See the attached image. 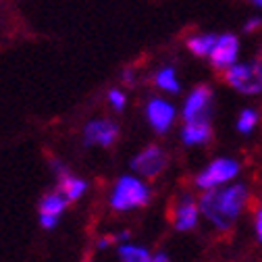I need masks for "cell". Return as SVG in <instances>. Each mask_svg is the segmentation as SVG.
I'll return each mask as SVG.
<instances>
[{
    "label": "cell",
    "mask_w": 262,
    "mask_h": 262,
    "mask_svg": "<svg viewBox=\"0 0 262 262\" xmlns=\"http://www.w3.org/2000/svg\"><path fill=\"white\" fill-rule=\"evenodd\" d=\"M248 202V187L242 183L233 185H219L212 189H206V193L200 198V212L219 229L227 231L231 229L235 219L242 214L244 206Z\"/></svg>",
    "instance_id": "1"
},
{
    "label": "cell",
    "mask_w": 262,
    "mask_h": 262,
    "mask_svg": "<svg viewBox=\"0 0 262 262\" xmlns=\"http://www.w3.org/2000/svg\"><path fill=\"white\" fill-rule=\"evenodd\" d=\"M225 81L246 96L262 94V58L231 64L225 71Z\"/></svg>",
    "instance_id": "2"
},
{
    "label": "cell",
    "mask_w": 262,
    "mask_h": 262,
    "mask_svg": "<svg viewBox=\"0 0 262 262\" xmlns=\"http://www.w3.org/2000/svg\"><path fill=\"white\" fill-rule=\"evenodd\" d=\"M148 202H150L148 185L131 175H123L117 181L111 195V206L115 210H134V208L146 206Z\"/></svg>",
    "instance_id": "3"
},
{
    "label": "cell",
    "mask_w": 262,
    "mask_h": 262,
    "mask_svg": "<svg viewBox=\"0 0 262 262\" xmlns=\"http://www.w3.org/2000/svg\"><path fill=\"white\" fill-rule=\"evenodd\" d=\"M239 173V162L233 158H216L195 177V185L200 189H212L219 185H225L227 181L235 179Z\"/></svg>",
    "instance_id": "4"
},
{
    "label": "cell",
    "mask_w": 262,
    "mask_h": 262,
    "mask_svg": "<svg viewBox=\"0 0 262 262\" xmlns=\"http://www.w3.org/2000/svg\"><path fill=\"white\" fill-rule=\"evenodd\" d=\"M210 113H212V92L208 85H198L193 88L185 102H183V121L185 123H193V121H210Z\"/></svg>",
    "instance_id": "5"
},
{
    "label": "cell",
    "mask_w": 262,
    "mask_h": 262,
    "mask_svg": "<svg viewBox=\"0 0 262 262\" xmlns=\"http://www.w3.org/2000/svg\"><path fill=\"white\" fill-rule=\"evenodd\" d=\"M239 38L235 34H219L216 36V42H214V48L208 56L210 64L216 69V71H227L231 64L237 62L239 58Z\"/></svg>",
    "instance_id": "6"
},
{
    "label": "cell",
    "mask_w": 262,
    "mask_h": 262,
    "mask_svg": "<svg viewBox=\"0 0 262 262\" xmlns=\"http://www.w3.org/2000/svg\"><path fill=\"white\" fill-rule=\"evenodd\" d=\"M167 152L160 146H148L131 160V169L146 179H154L167 169Z\"/></svg>",
    "instance_id": "7"
},
{
    "label": "cell",
    "mask_w": 262,
    "mask_h": 262,
    "mask_svg": "<svg viewBox=\"0 0 262 262\" xmlns=\"http://www.w3.org/2000/svg\"><path fill=\"white\" fill-rule=\"evenodd\" d=\"M117 136H119V127L108 119H94L83 129V142L88 146H104V148L113 146Z\"/></svg>",
    "instance_id": "8"
},
{
    "label": "cell",
    "mask_w": 262,
    "mask_h": 262,
    "mask_svg": "<svg viewBox=\"0 0 262 262\" xmlns=\"http://www.w3.org/2000/svg\"><path fill=\"white\" fill-rule=\"evenodd\" d=\"M146 117H148V123L154 127V131L167 134L177 117V111L165 98H152L146 106Z\"/></svg>",
    "instance_id": "9"
},
{
    "label": "cell",
    "mask_w": 262,
    "mask_h": 262,
    "mask_svg": "<svg viewBox=\"0 0 262 262\" xmlns=\"http://www.w3.org/2000/svg\"><path fill=\"white\" fill-rule=\"evenodd\" d=\"M198 219H200V206L193 202L191 195L183 193L177 202V208H175L177 231H191V229L198 225Z\"/></svg>",
    "instance_id": "10"
},
{
    "label": "cell",
    "mask_w": 262,
    "mask_h": 262,
    "mask_svg": "<svg viewBox=\"0 0 262 262\" xmlns=\"http://www.w3.org/2000/svg\"><path fill=\"white\" fill-rule=\"evenodd\" d=\"M212 129H210V121H193V123H185L183 131H181V140L187 146H202L210 140Z\"/></svg>",
    "instance_id": "11"
},
{
    "label": "cell",
    "mask_w": 262,
    "mask_h": 262,
    "mask_svg": "<svg viewBox=\"0 0 262 262\" xmlns=\"http://www.w3.org/2000/svg\"><path fill=\"white\" fill-rule=\"evenodd\" d=\"M56 171H58V175H60V189H58V191H62V195H64V198H67L69 202L79 200L81 195L85 193V189H88V183H85L83 179H79V177L69 175L64 167H58V165H56Z\"/></svg>",
    "instance_id": "12"
},
{
    "label": "cell",
    "mask_w": 262,
    "mask_h": 262,
    "mask_svg": "<svg viewBox=\"0 0 262 262\" xmlns=\"http://www.w3.org/2000/svg\"><path fill=\"white\" fill-rule=\"evenodd\" d=\"M214 42H216V34H210V31H206V34H193L187 38L185 46L187 50L193 54V56H200V58H208L212 48H214Z\"/></svg>",
    "instance_id": "13"
},
{
    "label": "cell",
    "mask_w": 262,
    "mask_h": 262,
    "mask_svg": "<svg viewBox=\"0 0 262 262\" xmlns=\"http://www.w3.org/2000/svg\"><path fill=\"white\" fill-rule=\"evenodd\" d=\"M154 83L160 92H167V94H179L181 90V83L177 79V73L173 67H162L156 71L154 75Z\"/></svg>",
    "instance_id": "14"
},
{
    "label": "cell",
    "mask_w": 262,
    "mask_h": 262,
    "mask_svg": "<svg viewBox=\"0 0 262 262\" xmlns=\"http://www.w3.org/2000/svg\"><path fill=\"white\" fill-rule=\"evenodd\" d=\"M67 198L62 195V191H52L48 195H44L40 202V214H60L64 208H67Z\"/></svg>",
    "instance_id": "15"
},
{
    "label": "cell",
    "mask_w": 262,
    "mask_h": 262,
    "mask_svg": "<svg viewBox=\"0 0 262 262\" xmlns=\"http://www.w3.org/2000/svg\"><path fill=\"white\" fill-rule=\"evenodd\" d=\"M119 258L121 262H150V252L140 246H131V244H121L119 246Z\"/></svg>",
    "instance_id": "16"
},
{
    "label": "cell",
    "mask_w": 262,
    "mask_h": 262,
    "mask_svg": "<svg viewBox=\"0 0 262 262\" xmlns=\"http://www.w3.org/2000/svg\"><path fill=\"white\" fill-rule=\"evenodd\" d=\"M256 123H258V113L254 108H244L237 119V131L239 134H252Z\"/></svg>",
    "instance_id": "17"
},
{
    "label": "cell",
    "mask_w": 262,
    "mask_h": 262,
    "mask_svg": "<svg viewBox=\"0 0 262 262\" xmlns=\"http://www.w3.org/2000/svg\"><path fill=\"white\" fill-rule=\"evenodd\" d=\"M108 102H111V106L115 108V111H123L125 108V104H127V96L121 92V90H111L108 92Z\"/></svg>",
    "instance_id": "18"
},
{
    "label": "cell",
    "mask_w": 262,
    "mask_h": 262,
    "mask_svg": "<svg viewBox=\"0 0 262 262\" xmlns=\"http://www.w3.org/2000/svg\"><path fill=\"white\" fill-rule=\"evenodd\" d=\"M258 29H262V17L254 15L250 19H246V23H244V31H246V34H254V31H258Z\"/></svg>",
    "instance_id": "19"
},
{
    "label": "cell",
    "mask_w": 262,
    "mask_h": 262,
    "mask_svg": "<svg viewBox=\"0 0 262 262\" xmlns=\"http://www.w3.org/2000/svg\"><path fill=\"white\" fill-rule=\"evenodd\" d=\"M40 223L44 229H54L58 223V216L56 214H40Z\"/></svg>",
    "instance_id": "20"
},
{
    "label": "cell",
    "mask_w": 262,
    "mask_h": 262,
    "mask_svg": "<svg viewBox=\"0 0 262 262\" xmlns=\"http://www.w3.org/2000/svg\"><path fill=\"white\" fill-rule=\"evenodd\" d=\"M256 235L262 242V208L256 212Z\"/></svg>",
    "instance_id": "21"
},
{
    "label": "cell",
    "mask_w": 262,
    "mask_h": 262,
    "mask_svg": "<svg viewBox=\"0 0 262 262\" xmlns=\"http://www.w3.org/2000/svg\"><path fill=\"white\" fill-rule=\"evenodd\" d=\"M123 81L129 83V85H134V83H136V75H134V71H129V69L123 71Z\"/></svg>",
    "instance_id": "22"
},
{
    "label": "cell",
    "mask_w": 262,
    "mask_h": 262,
    "mask_svg": "<svg viewBox=\"0 0 262 262\" xmlns=\"http://www.w3.org/2000/svg\"><path fill=\"white\" fill-rule=\"evenodd\" d=\"M150 262H169V254L158 252V254H154V256L150 258Z\"/></svg>",
    "instance_id": "23"
},
{
    "label": "cell",
    "mask_w": 262,
    "mask_h": 262,
    "mask_svg": "<svg viewBox=\"0 0 262 262\" xmlns=\"http://www.w3.org/2000/svg\"><path fill=\"white\" fill-rule=\"evenodd\" d=\"M250 3H252L254 7H258V9H262V0H250Z\"/></svg>",
    "instance_id": "24"
},
{
    "label": "cell",
    "mask_w": 262,
    "mask_h": 262,
    "mask_svg": "<svg viewBox=\"0 0 262 262\" xmlns=\"http://www.w3.org/2000/svg\"><path fill=\"white\" fill-rule=\"evenodd\" d=\"M260 54H262V50H260Z\"/></svg>",
    "instance_id": "25"
}]
</instances>
